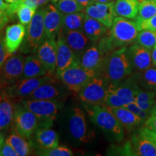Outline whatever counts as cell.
<instances>
[{
    "mask_svg": "<svg viewBox=\"0 0 156 156\" xmlns=\"http://www.w3.org/2000/svg\"><path fill=\"white\" fill-rule=\"evenodd\" d=\"M10 55L8 52H7V48H6L5 44V37L3 36L2 30H0V69H1L2 66L5 63L8 56Z\"/></svg>",
    "mask_w": 156,
    "mask_h": 156,
    "instance_id": "40",
    "label": "cell"
},
{
    "mask_svg": "<svg viewBox=\"0 0 156 156\" xmlns=\"http://www.w3.org/2000/svg\"><path fill=\"white\" fill-rule=\"evenodd\" d=\"M25 57L22 54H12L0 69V89L12 86L22 77Z\"/></svg>",
    "mask_w": 156,
    "mask_h": 156,
    "instance_id": "8",
    "label": "cell"
},
{
    "mask_svg": "<svg viewBox=\"0 0 156 156\" xmlns=\"http://www.w3.org/2000/svg\"><path fill=\"white\" fill-rule=\"evenodd\" d=\"M139 85L147 90H156V66H150L142 73L135 75Z\"/></svg>",
    "mask_w": 156,
    "mask_h": 156,
    "instance_id": "29",
    "label": "cell"
},
{
    "mask_svg": "<svg viewBox=\"0 0 156 156\" xmlns=\"http://www.w3.org/2000/svg\"><path fill=\"white\" fill-rule=\"evenodd\" d=\"M9 17L7 15H0V30L5 26V25L9 22Z\"/></svg>",
    "mask_w": 156,
    "mask_h": 156,
    "instance_id": "46",
    "label": "cell"
},
{
    "mask_svg": "<svg viewBox=\"0 0 156 156\" xmlns=\"http://www.w3.org/2000/svg\"><path fill=\"white\" fill-rule=\"evenodd\" d=\"M45 8L36 10L30 23L27 25V35L23 44L22 51L24 53H36L37 48L46 38L44 29Z\"/></svg>",
    "mask_w": 156,
    "mask_h": 156,
    "instance_id": "6",
    "label": "cell"
},
{
    "mask_svg": "<svg viewBox=\"0 0 156 156\" xmlns=\"http://www.w3.org/2000/svg\"><path fill=\"white\" fill-rule=\"evenodd\" d=\"M85 12L89 17L102 23L108 29L112 28L116 17L114 2L108 3L95 2L87 7L85 9Z\"/></svg>",
    "mask_w": 156,
    "mask_h": 156,
    "instance_id": "14",
    "label": "cell"
},
{
    "mask_svg": "<svg viewBox=\"0 0 156 156\" xmlns=\"http://www.w3.org/2000/svg\"><path fill=\"white\" fill-rule=\"evenodd\" d=\"M13 116L6 113L2 108H0V130L8 128L13 122Z\"/></svg>",
    "mask_w": 156,
    "mask_h": 156,
    "instance_id": "38",
    "label": "cell"
},
{
    "mask_svg": "<svg viewBox=\"0 0 156 156\" xmlns=\"http://www.w3.org/2000/svg\"><path fill=\"white\" fill-rule=\"evenodd\" d=\"M63 93L62 87L56 85V80L48 82L39 86L34 92H33L28 98L38 99V100L57 101L62 98Z\"/></svg>",
    "mask_w": 156,
    "mask_h": 156,
    "instance_id": "23",
    "label": "cell"
},
{
    "mask_svg": "<svg viewBox=\"0 0 156 156\" xmlns=\"http://www.w3.org/2000/svg\"><path fill=\"white\" fill-rule=\"evenodd\" d=\"M108 83V81L106 78L98 74L93 77L78 93L80 99L87 104L103 105L109 85Z\"/></svg>",
    "mask_w": 156,
    "mask_h": 156,
    "instance_id": "9",
    "label": "cell"
},
{
    "mask_svg": "<svg viewBox=\"0 0 156 156\" xmlns=\"http://www.w3.org/2000/svg\"><path fill=\"white\" fill-rule=\"evenodd\" d=\"M0 156H18V154L9 143L5 142L2 147L0 150Z\"/></svg>",
    "mask_w": 156,
    "mask_h": 156,
    "instance_id": "42",
    "label": "cell"
},
{
    "mask_svg": "<svg viewBox=\"0 0 156 156\" xmlns=\"http://www.w3.org/2000/svg\"><path fill=\"white\" fill-rule=\"evenodd\" d=\"M6 142L9 143L18 154V156H26L30 155L31 147L30 142L25 138L20 135L16 131L11 134Z\"/></svg>",
    "mask_w": 156,
    "mask_h": 156,
    "instance_id": "30",
    "label": "cell"
},
{
    "mask_svg": "<svg viewBox=\"0 0 156 156\" xmlns=\"http://www.w3.org/2000/svg\"><path fill=\"white\" fill-rule=\"evenodd\" d=\"M128 56L132 69L136 73H142L153 64L151 49L134 43L127 47Z\"/></svg>",
    "mask_w": 156,
    "mask_h": 156,
    "instance_id": "13",
    "label": "cell"
},
{
    "mask_svg": "<svg viewBox=\"0 0 156 156\" xmlns=\"http://www.w3.org/2000/svg\"><path fill=\"white\" fill-rule=\"evenodd\" d=\"M36 12V9L31 8V7L23 5L20 2L18 7H17L16 14L18 17L20 23L24 25H28L31 20L34 17Z\"/></svg>",
    "mask_w": 156,
    "mask_h": 156,
    "instance_id": "34",
    "label": "cell"
},
{
    "mask_svg": "<svg viewBox=\"0 0 156 156\" xmlns=\"http://www.w3.org/2000/svg\"><path fill=\"white\" fill-rule=\"evenodd\" d=\"M95 2H99V3H108L114 2V0H95Z\"/></svg>",
    "mask_w": 156,
    "mask_h": 156,
    "instance_id": "50",
    "label": "cell"
},
{
    "mask_svg": "<svg viewBox=\"0 0 156 156\" xmlns=\"http://www.w3.org/2000/svg\"><path fill=\"white\" fill-rule=\"evenodd\" d=\"M36 153L38 155L44 156H72L73 155L71 150L63 146H57L51 149L39 150Z\"/></svg>",
    "mask_w": 156,
    "mask_h": 156,
    "instance_id": "35",
    "label": "cell"
},
{
    "mask_svg": "<svg viewBox=\"0 0 156 156\" xmlns=\"http://www.w3.org/2000/svg\"><path fill=\"white\" fill-rule=\"evenodd\" d=\"M140 89L135 75L124 79L119 83H110L108 87V90L114 95L119 107H123L135 101L136 95Z\"/></svg>",
    "mask_w": 156,
    "mask_h": 156,
    "instance_id": "11",
    "label": "cell"
},
{
    "mask_svg": "<svg viewBox=\"0 0 156 156\" xmlns=\"http://www.w3.org/2000/svg\"><path fill=\"white\" fill-rule=\"evenodd\" d=\"M47 75L52 76L48 73L43 62L36 56L29 55L25 57L21 79L43 77Z\"/></svg>",
    "mask_w": 156,
    "mask_h": 156,
    "instance_id": "24",
    "label": "cell"
},
{
    "mask_svg": "<svg viewBox=\"0 0 156 156\" xmlns=\"http://www.w3.org/2000/svg\"><path fill=\"white\" fill-rule=\"evenodd\" d=\"M144 124L147 128L156 132V104L152 110L149 117L145 120Z\"/></svg>",
    "mask_w": 156,
    "mask_h": 156,
    "instance_id": "41",
    "label": "cell"
},
{
    "mask_svg": "<svg viewBox=\"0 0 156 156\" xmlns=\"http://www.w3.org/2000/svg\"><path fill=\"white\" fill-rule=\"evenodd\" d=\"M51 2L63 15L78 12L85 9V7L76 0H51Z\"/></svg>",
    "mask_w": 156,
    "mask_h": 156,
    "instance_id": "31",
    "label": "cell"
},
{
    "mask_svg": "<svg viewBox=\"0 0 156 156\" xmlns=\"http://www.w3.org/2000/svg\"><path fill=\"white\" fill-rule=\"evenodd\" d=\"M106 56V54L99 48L98 45L93 44L82 55L80 64L84 68L92 69L100 74Z\"/></svg>",
    "mask_w": 156,
    "mask_h": 156,
    "instance_id": "19",
    "label": "cell"
},
{
    "mask_svg": "<svg viewBox=\"0 0 156 156\" xmlns=\"http://www.w3.org/2000/svg\"><path fill=\"white\" fill-rule=\"evenodd\" d=\"M126 108H127L128 110H129L130 112L134 113V114L140 117V119H142V120L144 122H145V120L149 117L150 114H147V112H145V111L142 110V109L140 108L139 105L137 104V103L135 101H132V102L127 103V104L125 105L124 106Z\"/></svg>",
    "mask_w": 156,
    "mask_h": 156,
    "instance_id": "36",
    "label": "cell"
},
{
    "mask_svg": "<svg viewBox=\"0 0 156 156\" xmlns=\"http://www.w3.org/2000/svg\"><path fill=\"white\" fill-rule=\"evenodd\" d=\"M34 142L39 150H47L58 146L59 136L50 127H38L35 132Z\"/></svg>",
    "mask_w": 156,
    "mask_h": 156,
    "instance_id": "21",
    "label": "cell"
},
{
    "mask_svg": "<svg viewBox=\"0 0 156 156\" xmlns=\"http://www.w3.org/2000/svg\"><path fill=\"white\" fill-rule=\"evenodd\" d=\"M135 21L137 23L140 30H156V15L146 20H137Z\"/></svg>",
    "mask_w": 156,
    "mask_h": 156,
    "instance_id": "37",
    "label": "cell"
},
{
    "mask_svg": "<svg viewBox=\"0 0 156 156\" xmlns=\"http://www.w3.org/2000/svg\"><path fill=\"white\" fill-rule=\"evenodd\" d=\"M85 16L86 14L83 11L63 15L61 30H83Z\"/></svg>",
    "mask_w": 156,
    "mask_h": 156,
    "instance_id": "28",
    "label": "cell"
},
{
    "mask_svg": "<svg viewBox=\"0 0 156 156\" xmlns=\"http://www.w3.org/2000/svg\"><path fill=\"white\" fill-rule=\"evenodd\" d=\"M143 1H145V0H139L140 3V2H143Z\"/></svg>",
    "mask_w": 156,
    "mask_h": 156,
    "instance_id": "53",
    "label": "cell"
},
{
    "mask_svg": "<svg viewBox=\"0 0 156 156\" xmlns=\"http://www.w3.org/2000/svg\"><path fill=\"white\" fill-rule=\"evenodd\" d=\"M135 43L152 50L156 45V30H140L136 37Z\"/></svg>",
    "mask_w": 156,
    "mask_h": 156,
    "instance_id": "32",
    "label": "cell"
},
{
    "mask_svg": "<svg viewBox=\"0 0 156 156\" xmlns=\"http://www.w3.org/2000/svg\"><path fill=\"white\" fill-rule=\"evenodd\" d=\"M36 56L43 62L51 75L55 77L57 57V45L54 38H46L38 46Z\"/></svg>",
    "mask_w": 156,
    "mask_h": 156,
    "instance_id": "12",
    "label": "cell"
},
{
    "mask_svg": "<svg viewBox=\"0 0 156 156\" xmlns=\"http://www.w3.org/2000/svg\"><path fill=\"white\" fill-rule=\"evenodd\" d=\"M57 45V57H56V75H60L62 72L67 69L75 63L80 64V59L76 54L67 44L65 41L58 35L56 40Z\"/></svg>",
    "mask_w": 156,
    "mask_h": 156,
    "instance_id": "16",
    "label": "cell"
},
{
    "mask_svg": "<svg viewBox=\"0 0 156 156\" xmlns=\"http://www.w3.org/2000/svg\"><path fill=\"white\" fill-rule=\"evenodd\" d=\"M135 99L142 101H155V91L147 90H142L140 89L136 95Z\"/></svg>",
    "mask_w": 156,
    "mask_h": 156,
    "instance_id": "39",
    "label": "cell"
},
{
    "mask_svg": "<svg viewBox=\"0 0 156 156\" xmlns=\"http://www.w3.org/2000/svg\"><path fill=\"white\" fill-rule=\"evenodd\" d=\"M6 2L9 3V4H17L20 2L22 0H5Z\"/></svg>",
    "mask_w": 156,
    "mask_h": 156,
    "instance_id": "49",
    "label": "cell"
},
{
    "mask_svg": "<svg viewBox=\"0 0 156 156\" xmlns=\"http://www.w3.org/2000/svg\"><path fill=\"white\" fill-rule=\"evenodd\" d=\"M12 123L15 131L26 140L30 139L39 126L38 117L23 106L15 108Z\"/></svg>",
    "mask_w": 156,
    "mask_h": 156,
    "instance_id": "10",
    "label": "cell"
},
{
    "mask_svg": "<svg viewBox=\"0 0 156 156\" xmlns=\"http://www.w3.org/2000/svg\"><path fill=\"white\" fill-rule=\"evenodd\" d=\"M22 106L38 117V127H50L56 118L61 105L57 101L27 99L21 101Z\"/></svg>",
    "mask_w": 156,
    "mask_h": 156,
    "instance_id": "4",
    "label": "cell"
},
{
    "mask_svg": "<svg viewBox=\"0 0 156 156\" xmlns=\"http://www.w3.org/2000/svg\"><path fill=\"white\" fill-rule=\"evenodd\" d=\"M62 14L53 4H50L45 8L44 11V29L46 38H54L59 34L62 30Z\"/></svg>",
    "mask_w": 156,
    "mask_h": 156,
    "instance_id": "18",
    "label": "cell"
},
{
    "mask_svg": "<svg viewBox=\"0 0 156 156\" xmlns=\"http://www.w3.org/2000/svg\"><path fill=\"white\" fill-rule=\"evenodd\" d=\"M130 142L136 156H156L155 145L139 129L133 134Z\"/></svg>",
    "mask_w": 156,
    "mask_h": 156,
    "instance_id": "25",
    "label": "cell"
},
{
    "mask_svg": "<svg viewBox=\"0 0 156 156\" xmlns=\"http://www.w3.org/2000/svg\"><path fill=\"white\" fill-rule=\"evenodd\" d=\"M139 130L142 134H144L145 136H147L148 139L151 140L156 147V132L152 131L151 129L147 128L146 126H142V127L139 129Z\"/></svg>",
    "mask_w": 156,
    "mask_h": 156,
    "instance_id": "44",
    "label": "cell"
},
{
    "mask_svg": "<svg viewBox=\"0 0 156 156\" xmlns=\"http://www.w3.org/2000/svg\"><path fill=\"white\" fill-rule=\"evenodd\" d=\"M109 34L98 41V46L106 55L123 46L134 44L140 31L136 21L123 17H116Z\"/></svg>",
    "mask_w": 156,
    "mask_h": 156,
    "instance_id": "1",
    "label": "cell"
},
{
    "mask_svg": "<svg viewBox=\"0 0 156 156\" xmlns=\"http://www.w3.org/2000/svg\"><path fill=\"white\" fill-rule=\"evenodd\" d=\"M152 62H153V64L156 66V45L154 47L152 48Z\"/></svg>",
    "mask_w": 156,
    "mask_h": 156,
    "instance_id": "48",
    "label": "cell"
},
{
    "mask_svg": "<svg viewBox=\"0 0 156 156\" xmlns=\"http://www.w3.org/2000/svg\"><path fill=\"white\" fill-rule=\"evenodd\" d=\"M106 108L116 116V118L122 124L123 127L126 129L128 131H132L134 128L139 126L141 124L145 123L142 120V119H140L134 113L130 112L125 107L106 106Z\"/></svg>",
    "mask_w": 156,
    "mask_h": 156,
    "instance_id": "22",
    "label": "cell"
},
{
    "mask_svg": "<svg viewBox=\"0 0 156 156\" xmlns=\"http://www.w3.org/2000/svg\"><path fill=\"white\" fill-rule=\"evenodd\" d=\"M92 122L114 140L122 141L124 138V127L116 116L102 104H85Z\"/></svg>",
    "mask_w": 156,
    "mask_h": 156,
    "instance_id": "3",
    "label": "cell"
},
{
    "mask_svg": "<svg viewBox=\"0 0 156 156\" xmlns=\"http://www.w3.org/2000/svg\"><path fill=\"white\" fill-rule=\"evenodd\" d=\"M48 1L49 0H22L20 2V4L37 9L38 7H41L42 5L47 3Z\"/></svg>",
    "mask_w": 156,
    "mask_h": 156,
    "instance_id": "43",
    "label": "cell"
},
{
    "mask_svg": "<svg viewBox=\"0 0 156 156\" xmlns=\"http://www.w3.org/2000/svg\"><path fill=\"white\" fill-rule=\"evenodd\" d=\"M58 35L63 38L79 59H80L84 52L92 45V41L87 38L83 30H61Z\"/></svg>",
    "mask_w": 156,
    "mask_h": 156,
    "instance_id": "17",
    "label": "cell"
},
{
    "mask_svg": "<svg viewBox=\"0 0 156 156\" xmlns=\"http://www.w3.org/2000/svg\"><path fill=\"white\" fill-rule=\"evenodd\" d=\"M53 76L20 79L15 85L3 88V98H26L43 84L54 80Z\"/></svg>",
    "mask_w": 156,
    "mask_h": 156,
    "instance_id": "7",
    "label": "cell"
},
{
    "mask_svg": "<svg viewBox=\"0 0 156 156\" xmlns=\"http://www.w3.org/2000/svg\"><path fill=\"white\" fill-rule=\"evenodd\" d=\"M78 3L80 4V5L83 6V7H85V9L87 7H88L89 5H92V4L95 3V0H76Z\"/></svg>",
    "mask_w": 156,
    "mask_h": 156,
    "instance_id": "47",
    "label": "cell"
},
{
    "mask_svg": "<svg viewBox=\"0 0 156 156\" xmlns=\"http://www.w3.org/2000/svg\"><path fill=\"white\" fill-rule=\"evenodd\" d=\"M4 143H5V142H4V137L2 134L0 133V150H1L2 147Z\"/></svg>",
    "mask_w": 156,
    "mask_h": 156,
    "instance_id": "51",
    "label": "cell"
},
{
    "mask_svg": "<svg viewBox=\"0 0 156 156\" xmlns=\"http://www.w3.org/2000/svg\"><path fill=\"white\" fill-rule=\"evenodd\" d=\"M108 29L102 23L86 15L83 30L93 44H96L101 37L106 34Z\"/></svg>",
    "mask_w": 156,
    "mask_h": 156,
    "instance_id": "26",
    "label": "cell"
},
{
    "mask_svg": "<svg viewBox=\"0 0 156 156\" xmlns=\"http://www.w3.org/2000/svg\"><path fill=\"white\" fill-rule=\"evenodd\" d=\"M132 71L127 47L123 46L113 51L106 56L100 73L108 83L116 84L131 75Z\"/></svg>",
    "mask_w": 156,
    "mask_h": 156,
    "instance_id": "2",
    "label": "cell"
},
{
    "mask_svg": "<svg viewBox=\"0 0 156 156\" xmlns=\"http://www.w3.org/2000/svg\"><path fill=\"white\" fill-rule=\"evenodd\" d=\"M68 127L69 133L74 139L82 142H87L89 140L85 116L80 108L73 109L69 118Z\"/></svg>",
    "mask_w": 156,
    "mask_h": 156,
    "instance_id": "15",
    "label": "cell"
},
{
    "mask_svg": "<svg viewBox=\"0 0 156 156\" xmlns=\"http://www.w3.org/2000/svg\"><path fill=\"white\" fill-rule=\"evenodd\" d=\"M25 36V27L22 23L9 25L6 29L5 44L7 52L14 54L23 44Z\"/></svg>",
    "mask_w": 156,
    "mask_h": 156,
    "instance_id": "20",
    "label": "cell"
},
{
    "mask_svg": "<svg viewBox=\"0 0 156 156\" xmlns=\"http://www.w3.org/2000/svg\"><path fill=\"white\" fill-rule=\"evenodd\" d=\"M9 3L5 2H4V0H0V15L6 14L9 17Z\"/></svg>",
    "mask_w": 156,
    "mask_h": 156,
    "instance_id": "45",
    "label": "cell"
},
{
    "mask_svg": "<svg viewBox=\"0 0 156 156\" xmlns=\"http://www.w3.org/2000/svg\"><path fill=\"white\" fill-rule=\"evenodd\" d=\"M97 75L98 74L96 72L84 68L79 63H75L62 72L58 77L69 91L76 94Z\"/></svg>",
    "mask_w": 156,
    "mask_h": 156,
    "instance_id": "5",
    "label": "cell"
},
{
    "mask_svg": "<svg viewBox=\"0 0 156 156\" xmlns=\"http://www.w3.org/2000/svg\"><path fill=\"white\" fill-rule=\"evenodd\" d=\"M156 15V0H145L140 3L139 12L135 18L146 20Z\"/></svg>",
    "mask_w": 156,
    "mask_h": 156,
    "instance_id": "33",
    "label": "cell"
},
{
    "mask_svg": "<svg viewBox=\"0 0 156 156\" xmlns=\"http://www.w3.org/2000/svg\"><path fill=\"white\" fill-rule=\"evenodd\" d=\"M2 98H3V95L0 93V104H1L2 101Z\"/></svg>",
    "mask_w": 156,
    "mask_h": 156,
    "instance_id": "52",
    "label": "cell"
},
{
    "mask_svg": "<svg viewBox=\"0 0 156 156\" xmlns=\"http://www.w3.org/2000/svg\"><path fill=\"white\" fill-rule=\"evenodd\" d=\"M139 0H116L114 9L116 16L128 19H135L138 15Z\"/></svg>",
    "mask_w": 156,
    "mask_h": 156,
    "instance_id": "27",
    "label": "cell"
}]
</instances>
